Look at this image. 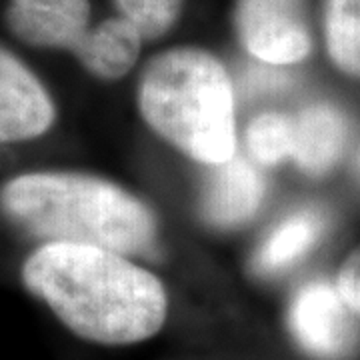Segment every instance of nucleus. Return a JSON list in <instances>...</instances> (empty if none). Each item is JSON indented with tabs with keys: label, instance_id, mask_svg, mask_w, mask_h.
Instances as JSON below:
<instances>
[{
	"label": "nucleus",
	"instance_id": "obj_1",
	"mask_svg": "<svg viewBox=\"0 0 360 360\" xmlns=\"http://www.w3.org/2000/svg\"><path fill=\"white\" fill-rule=\"evenodd\" d=\"M22 283L70 333L120 347L155 336L167 321V290L120 252L46 243L26 258Z\"/></svg>",
	"mask_w": 360,
	"mask_h": 360
},
{
	"label": "nucleus",
	"instance_id": "obj_2",
	"mask_svg": "<svg viewBox=\"0 0 360 360\" xmlns=\"http://www.w3.org/2000/svg\"><path fill=\"white\" fill-rule=\"evenodd\" d=\"M2 212L46 243L89 245L148 255L156 220L136 196L108 180L78 172H30L0 188Z\"/></svg>",
	"mask_w": 360,
	"mask_h": 360
},
{
	"label": "nucleus",
	"instance_id": "obj_3",
	"mask_svg": "<svg viewBox=\"0 0 360 360\" xmlns=\"http://www.w3.org/2000/svg\"><path fill=\"white\" fill-rule=\"evenodd\" d=\"M146 124L202 165L229 162L236 153L234 92L224 66L200 49L156 54L139 84Z\"/></svg>",
	"mask_w": 360,
	"mask_h": 360
},
{
	"label": "nucleus",
	"instance_id": "obj_4",
	"mask_svg": "<svg viewBox=\"0 0 360 360\" xmlns=\"http://www.w3.org/2000/svg\"><path fill=\"white\" fill-rule=\"evenodd\" d=\"M295 340L316 360H348L360 345L359 314L348 307L338 286L326 281L304 284L288 309Z\"/></svg>",
	"mask_w": 360,
	"mask_h": 360
},
{
	"label": "nucleus",
	"instance_id": "obj_5",
	"mask_svg": "<svg viewBox=\"0 0 360 360\" xmlns=\"http://www.w3.org/2000/svg\"><path fill=\"white\" fill-rule=\"evenodd\" d=\"M236 30L258 63H300L312 49L304 0H236Z\"/></svg>",
	"mask_w": 360,
	"mask_h": 360
},
{
	"label": "nucleus",
	"instance_id": "obj_6",
	"mask_svg": "<svg viewBox=\"0 0 360 360\" xmlns=\"http://www.w3.org/2000/svg\"><path fill=\"white\" fill-rule=\"evenodd\" d=\"M54 122V104L40 80L0 46V144L37 139Z\"/></svg>",
	"mask_w": 360,
	"mask_h": 360
},
{
	"label": "nucleus",
	"instance_id": "obj_7",
	"mask_svg": "<svg viewBox=\"0 0 360 360\" xmlns=\"http://www.w3.org/2000/svg\"><path fill=\"white\" fill-rule=\"evenodd\" d=\"M89 0H11L6 25L16 39L39 49L75 54L89 34Z\"/></svg>",
	"mask_w": 360,
	"mask_h": 360
},
{
	"label": "nucleus",
	"instance_id": "obj_8",
	"mask_svg": "<svg viewBox=\"0 0 360 360\" xmlns=\"http://www.w3.org/2000/svg\"><path fill=\"white\" fill-rule=\"evenodd\" d=\"M264 182L257 168L243 156H232L229 162L214 165L202 194L205 219L220 226H240L257 214L262 202Z\"/></svg>",
	"mask_w": 360,
	"mask_h": 360
},
{
	"label": "nucleus",
	"instance_id": "obj_9",
	"mask_svg": "<svg viewBox=\"0 0 360 360\" xmlns=\"http://www.w3.org/2000/svg\"><path fill=\"white\" fill-rule=\"evenodd\" d=\"M348 141V122L333 104L319 103L295 116V153L298 168L321 176L338 162Z\"/></svg>",
	"mask_w": 360,
	"mask_h": 360
},
{
	"label": "nucleus",
	"instance_id": "obj_10",
	"mask_svg": "<svg viewBox=\"0 0 360 360\" xmlns=\"http://www.w3.org/2000/svg\"><path fill=\"white\" fill-rule=\"evenodd\" d=\"M142 40L141 30L120 14L90 28L75 56L94 77L116 80L136 65Z\"/></svg>",
	"mask_w": 360,
	"mask_h": 360
},
{
	"label": "nucleus",
	"instance_id": "obj_11",
	"mask_svg": "<svg viewBox=\"0 0 360 360\" xmlns=\"http://www.w3.org/2000/svg\"><path fill=\"white\" fill-rule=\"evenodd\" d=\"M324 231V217L314 208L296 210L283 219L258 246L252 266L262 276L290 269L309 252Z\"/></svg>",
	"mask_w": 360,
	"mask_h": 360
},
{
	"label": "nucleus",
	"instance_id": "obj_12",
	"mask_svg": "<svg viewBox=\"0 0 360 360\" xmlns=\"http://www.w3.org/2000/svg\"><path fill=\"white\" fill-rule=\"evenodd\" d=\"M324 39L330 60L360 78V0H324Z\"/></svg>",
	"mask_w": 360,
	"mask_h": 360
},
{
	"label": "nucleus",
	"instance_id": "obj_13",
	"mask_svg": "<svg viewBox=\"0 0 360 360\" xmlns=\"http://www.w3.org/2000/svg\"><path fill=\"white\" fill-rule=\"evenodd\" d=\"M246 146L262 167H274L295 153V118L281 112L257 116L246 129Z\"/></svg>",
	"mask_w": 360,
	"mask_h": 360
},
{
	"label": "nucleus",
	"instance_id": "obj_14",
	"mask_svg": "<svg viewBox=\"0 0 360 360\" xmlns=\"http://www.w3.org/2000/svg\"><path fill=\"white\" fill-rule=\"evenodd\" d=\"M120 14L141 30L146 40L158 39L176 22L182 0H116Z\"/></svg>",
	"mask_w": 360,
	"mask_h": 360
},
{
	"label": "nucleus",
	"instance_id": "obj_15",
	"mask_svg": "<svg viewBox=\"0 0 360 360\" xmlns=\"http://www.w3.org/2000/svg\"><path fill=\"white\" fill-rule=\"evenodd\" d=\"M336 286L338 292L348 302V307L360 316V246L340 266Z\"/></svg>",
	"mask_w": 360,
	"mask_h": 360
},
{
	"label": "nucleus",
	"instance_id": "obj_16",
	"mask_svg": "<svg viewBox=\"0 0 360 360\" xmlns=\"http://www.w3.org/2000/svg\"><path fill=\"white\" fill-rule=\"evenodd\" d=\"M288 82L290 78L286 77L283 70H278V66L264 63V66H255L248 70L246 89L255 90V92H274V90L284 89Z\"/></svg>",
	"mask_w": 360,
	"mask_h": 360
},
{
	"label": "nucleus",
	"instance_id": "obj_17",
	"mask_svg": "<svg viewBox=\"0 0 360 360\" xmlns=\"http://www.w3.org/2000/svg\"><path fill=\"white\" fill-rule=\"evenodd\" d=\"M356 172H359V176H360V150H359V155H356Z\"/></svg>",
	"mask_w": 360,
	"mask_h": 360
}]
</instances>
